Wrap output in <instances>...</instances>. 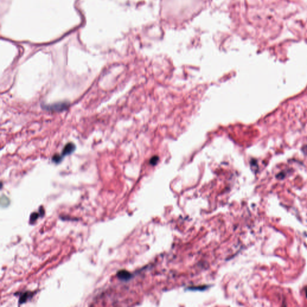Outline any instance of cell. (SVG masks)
<instances>
[{"label": "cell", "mask_w": 307, "mask_h": 307, "mask_svg": "<svg viewBox=\"0 0 307 307\" xmlns=\"http://www.w3.org/2000/svg\"><path fill=\"white\" fill-rule=\"evenodd\" d=\"M75 150H76V146L73 143L70 142L66 144L61 154H56L53 156L52 159L53 162L57 164L59 163L62 161L64 157L66 156L71 154Z\"/></svg>", "instance_id": "1"}, {"label": "cell", "mask_w": 307, "mask_h": 307, "mask_svg": "<svg viewBox=\"0 0 307 307\" xmlns=\"http://www.w3.org/2000/svg\"><path fill=\"white\" fill-rule=\"evenodd\" d=\"M39 213H37V212H34L31 215V217H30V223H34L35 222L37 218L39 217Z\"/></svg>", "instance_id": "5"}, {"label": "cell", "mask_w": 307, "mask_h": 307, "mask_svg": "<svg viewBox=\"0 0 307 307\" xmlns=\"http://www.w3.org/2000/svg\"><path fill=\"white\" fill-rule=\"evenodd\" d=\"M117 277L121 280L127 281L130 279L132 275L129 272L125 270H121L117 273Z\"/></svg>", "instance_id": "3"}, {"label": "cell", "mask_w": 307, "mask_h": 307, "mask_svg": "<svg viewBox=\"0 0 307 307\" xmlns=\"http://www.w3.org/2000/svg\"><path fill=\"white\" fill-rule=\"evenodd\" d=\"M31 294H32L31 293L28 292H26L22 293L20 296L19 301L20 304L25 303L28 299L29 298L31 297Z\"/></svg>", "instance_id": "4"}, {"label": "cell", "mask_w": 307, "mask_h": 307, "mask_svg": "<svg viewBox=\"0 0 307 307\" xmlns=\"http://www.w3.org/2000/svg\"><path fill=\"white\" fill-rule=\"evenodd\" d=\"M69 106V103L67 102H59L52 105H43V109L47 111L61 112L67 109Z\"/></svg>", "instance_id": "2"}]
</instances>
